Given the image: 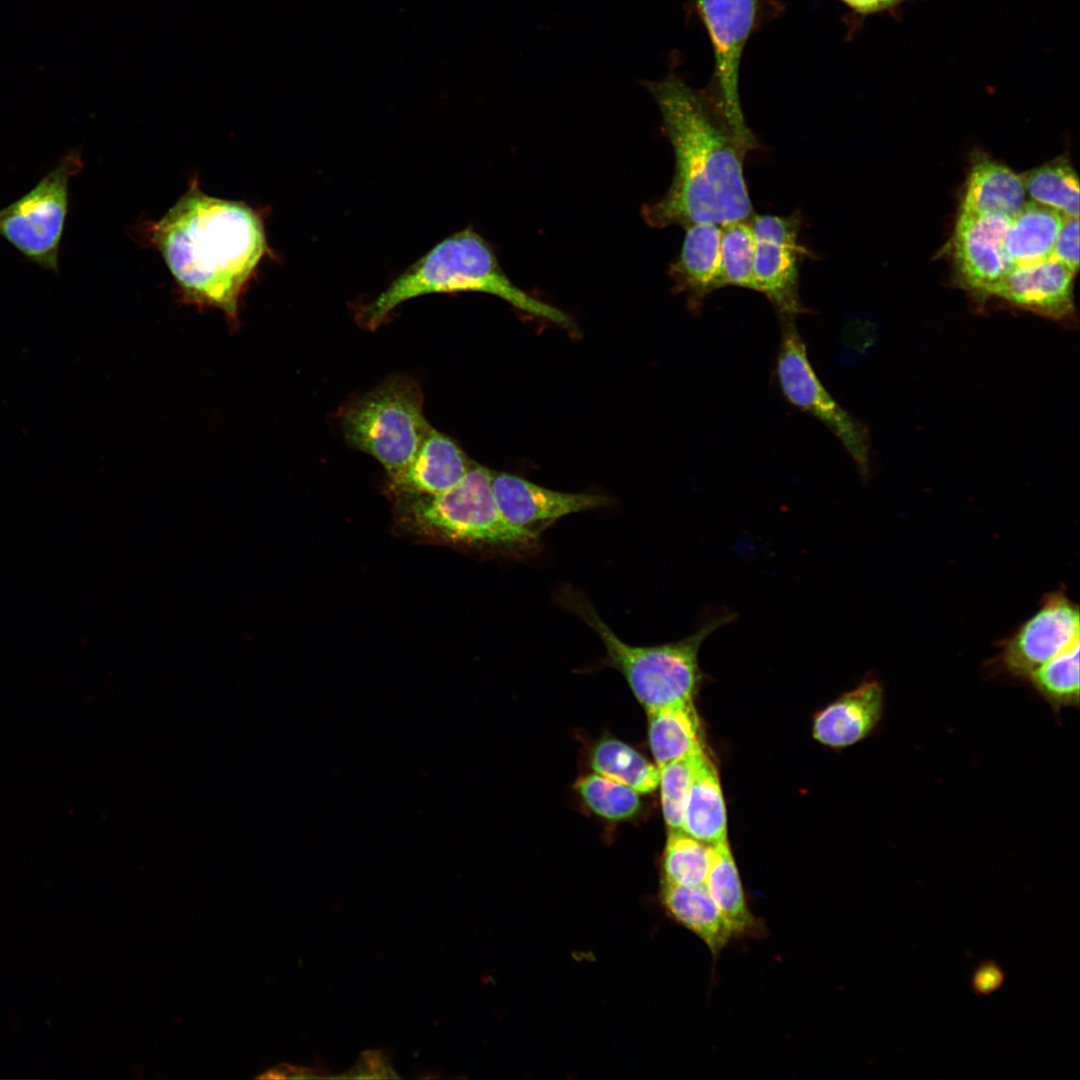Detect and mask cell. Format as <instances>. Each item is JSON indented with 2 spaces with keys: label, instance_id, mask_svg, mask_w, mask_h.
<instances>
[{
  "label": "cell",
  "instance_id": "1",
  "mask_svg": "<svg viewBox=\"0 0 1080 1080\" xmlns=\"http://www.w3.org/2000/svg\"><path fill=\"white\" fill-rule=\"evenodd\" d=\"M647 87L674 150L675 173L667 192L643 206L646 223L654 228H686L749 220L753 208L743 160L756 140L741 135L714 98L674 75Z\"/></svg>",
  "mask_w": 1080,
  "mask_h": 1080
},
{
  "label": "cell",
  "instance_id": "2",
  "mask_svg": "<svg viewBox=\"0 0 1080 1080\" xmlns=\"http://www.w3.org/2000/svg\"><path fill=\"white\" fill-rule=\"evenodd\" d=\"M151 235L184 297L236 321L239 298L268 251L260 216L191 186Z\"/></svg>",
  "mask_w": 1080,
  "mask_h": 1080
},
{
  "label": "cell",
  "instance_id": "3",
  "mask_svg": "<svg viewBox=\"0 0 1080 1080\" xmlns=\"http://www.w3.org/2000/svg\"><path fill=\"white\" fill-rule=\"evenodd\" d=\"M462 291L489 293L527 313L568 328L574 326L564 312L515 286L500 267L492 248L472 228L437 244L363 306L357 320L362 327L373 330L406 300L430 293Z\"/></svg>",
  "mask_w": 1080,
  "mask_h": 1080
},
{
  "label": "cell",
  "instance_id": "4",
  "mask_svg": "<svg viewBox=\"0 0 1080 1080\" xmlns=\"http://www.w3.org/2000/svg\"><path fill=\"white\" fill-rule=\"evenodd\" d=\"M556 600L596 632L605 647L604 664L624 676L646 711L693 701L702 677L698 665L702 643L715 630L737 617L736 613L725 611L711 617L681 640L655 646H632L623 642L588 599L574 588L561 587Z\"/></svg>",
  "mask_w": 1080,
  "mask_h": 1080
},
{
  "label": "cell",
  "instance_id": "5",
  "mask_svg": "<svg viewBox=\"0 0 1080 1080\" xmlns=\"http://www.w3.org/2000/svg\"><path fill=\"white\" fill-rule=\"evenodd\" d=\"M491 476V470L473 464L456 485L441 493H393L400 526L439 542L517 552L535 547L538 538L514 527L501 514Z\"/></svg>",
  "mask_w": 1080,
  "mask_h": 1080
},
{
  "label": "cell",
  "instance_id": "6",
  "mask_svg": "<svg viewBox=\"0 0 1080 1080\" xmlns=\"http://www.w3.org/2000/svg\"><path fill=\"white\" fill-rule=\"evenodd\" d=\"M340 424L349 445L376 458L389 476L407 466L431 428L419 385L404 376L391 377L349 402Z\"/></svg>",
  "mask_w": 1080,
  "mask_h": 1080
},
{
  "label": "cell",
  "instance_id": "7",
  "mask_svg": "<svg viewBox=\"0 0 1080 1080\" xmlns=\"http://www.w3.org/2000/svg\"><path fill=\"white\" fill-rule=\"evenodd\" d=\"M81 169L79 150H71L31 190L0 209V237L30 262L56 274L69 182Z\"/></svg>",
  "mask_w": 1080,
  "mask_h": 1080
},
{
  "label": "cell",
  "instance_id": "8",
  "mask_svg": "<svg viewBox=\"0 0 1080 1080\" xmlns=\"http://www.w3.org/2000/svg\"><path fill=\"white\" fill-rule=\"evenodd\" d=\"M782 340L777 377L786 399L825 424L855 460L860 473H868V437L864 426L826 391L807 356L794 319H782Z\"/></svg>",
  "mask_w": 1080,
  "mask_h": 1080
},
{
  "label": "cell",
  "instance_id": "9",
  "mask_svg": "<svg viewBox=\"0 0 1080 1080\" xmlns=\"http://www.w3.org/2000/svg\"><path fill=\"white\" fill-rule=\"evenodd\" d=\"M756 291L774 305L781 319H795L807 309L799 293V274L809 251L799 241L800 216L754 215Z\"/></svg>",
  "mask_w": 1080,
  "mask_h": 1080
},
{
  "label": "cell",
  "instance_id": "10",
  "mask_svg": "<svg viewBox=\"0 0 1080 1080\" xmlns=\"http://www.w3.org/2000/svg\"><path fill=\"white\" fill-rule=\"evenodd\" d=\"M755 0H698L697 6L710 35L715 55L716 96L731 125L744 137L755 139L745 123L738 93L741 55L753 27Z\"/></svg>",
  "mask_w": 1080,
  "mask_h": 1080
},
{
  "label": "cell",
  "instance_id": "11",
  "mask_svg": "<svg viewBox=\"0 0 1080 1080\" xmlns=\"http://www.w3.org/2000/svg\"><path fill=\"white\" fill-rule=\"evenodd\" d=\"M1079 610L1062 592L1046 596L1040 609L1003 645L1002 671L1027 679L1041 665L1079 641Z\"/></svg>",
  "mask_w": 1080,
  "mask_h": 1080
},
{
  "label": "cell",
  "instance_id": "12",
  "mask_svg": "<svg viewBox=\"0 0 1080 1080\" xmlns=\"http://www.w3.org/2000/svg\"><path fill=\"white\" fill-rule=\"evenodd\" d=\"M491 485L505 520L536 538L561 517L610 503L603 495L559 492L508 473L492 471Z\"/></svg>",
  "mask_w": 1080,
  "mask_h": 1080
},
{
  "label": "cell",
  "instance_id": "13",
  "mask_svg": "<svg viewBox=\"0 0 1080 1080\" xmlns=\"http://www.w3.org/2000/svg\"><path fill=\"white\" fill-rule=\"evenodd\" d=\"M1010 218L1004 215L959 214L953 239L954 261L963 284L990 294L1014 267L1005 250Z\"/></svg>",
  "mask_w": 1080,
  "mask_h": 1080
},
{
  "label": "cell",
  "instance_id": "14",
  "mask_svg": "<svg viewBox=\"0 0 1080 1080\" xmlns=\"http://www.w3.org/2000/svg\"><path fill=\"white\" fill-rule=\"evenodd\" d=\"M1074 272L1053 257L1015 265L990 291L1024 309L1061 319L1073 312Z\"/></svg>",
  "mask_w": 1080,
  "mask_h": 1080
},
{
  "label": "cell",
  "instance_id": "15",
  "mask_svg": "<svg viewBox=\"0 0 1080 1080\" xmlns=\"http://www.w3.org/2000/svg\"><path fill=\"white\" fill-rule=\"evenodd\" d=\"M472 465L450 437L431 427L407 466L389 476V488L392 493H441L456 485Z\"/></svg>",
  "mask_w": 1080,
  "mask_h": 1080
},
{
  "label": "cell",
  "instance_id": "16",
  "mask_svg": "<svg viewBox=\"0 0 1080 1080\" xmlns=\"http://www.w3.org/2000/svg\"><path fill=\"white\" fill-rule=\"evenodd\" d=\"M883 709L882 685L877 680H865L815 716L813 736L833 748L851 746L876 728Z\"/></svg>",
  "mask_w": 1080,
  "mask_h": 1080
},
{
  "label": "cell",
  "instance_id": "17",
  "mask_svg": "<svg viewBox=\"0 0 1080 1080\" xmlns=\"http://www.w3.org/2000/svg\"><path fill=\"white\" fill-rule=\"evenodd\" d=\"M679 257L669 274L674 288L685 292L692 310H698L710 293L719 287L721 261V225L698 223L685 228Z\"/></svg>",
  "mask_w": 1080,
  "mask_h": 1080
},
{
  "label": "cell",
  "instance_id": "18",
  "mask_svg": "<svg viewBox=\"0 0 1080 1080\" xmlns=\"http://www.w3.org/2000/svg\"><path fill=\"white\" fill-rule=\"evenodd\" d=\"M660 900L666 913L699 937L714 957L735 937L705 884L682 886L662 882Z\"/></svg>",
  "mask_w": 1080,
  "mask_h": 1080
},
{
  "label": "cell",
  "instance_id": "19",
  "mask_svg": "<svg viewBox=\"0 0 1080 1080\" xmlns=\"http://www.w3.org/2000/svg\"><path fill=\"white\" fill-rule=\"evenodd\" d=\"M681 830L709 846L727 841L724 797L716 767L706 751L698 761L685 799Z\"/></svg>",
  "mask_w": 1080,
  "mask_h": 1080
},
{
  "label": "cell",
  "instance_id": "20",
  "mask_svg": "<svg viewBox=\"0 0 1080 1080\" xmlns=\"http://www.w3.org/2000/svg\"><path fill=\"white\" fill-rule=\"evenodd\" d=\"M1026 202L1021 176L998 162L981 159L970 171L960 214L1011 218Z\"/></svg>",
  "mask_w": 1080,
  "mask_h": 1080
},
{
  "label": "cell",
  "instance_id": "21",
  "mask_svg": "<svg viewBox=\"0 0 1080 1080\" xmlns=\"http://www.w3.org/2000/svg\"><path fill=\"white\" fill-rule=\"evenodd\" d=\"M705 886L735 937L760 936V920L752 913L728 841L710 846Z\"/></svg>",
  "mask_w": 1080,
  "mask_h": 1080
},
{
  "label": "cell",
  "instance_id": "22",
  "mask_svg": "<svg viewBox=\"0 0 1080 1080\" xmlns=\"http://www.w3.org/2000/svg\"><path fill=\"white\" fill-rule=\"evenodd\" d=\"M1064 219L1065 216L1050 207L1027 201L1022 209L1010 218L1005 235V250L1014 266L1052 257Z\"/></svg>",
  "mask_w": 1080,
  "mask_h": 1080
},
{
  "label": "cell",
  "instance_id": "23",
  "mask_svg": "<svg viewBox=\"0 0 1080 1080\" xmlns=\"http://www.w3.org/2000/svg\"><path fill=\"white\" fill-rule=\"evenodd\" d=\"M646 712L649 745L658 768L704 748L693 701Z\"/></svg>",
  "mask_w": 1080,
  "mask_h": 1080
},
{
  "label": "cell",
  "instance_id": "24",
  "mask_svg": "<svg viewBox=\"0 0 1080 1080\" xmlns=\"http://www.w3.org/2000/svg\"><path fill=\"white\" fill-rule=\"evenodd\" d=\"M590 765L595 773L626 785L636 792H653L659 784V768L628 744L604 738L594 745Z\"/></svg>",
  "mask_w": 1080,
  "mask_h": 1080
},
{
  "label": "cell",
  "instance_id": "25",
  "mask_svg": "<svg viewBox=\"0 0 1080 1080\" xmlns=\"http://www.w3.org/2000/svg\"><path fill=\"white\" fill-rule=\"evenodd\" d=\"M1021 177L1031 201L1050 207L1065 217L1078 218V178L1068 160H1053Z\"/></svg>",
  "mask_w": 1080,
  "mask_h": 1080
},
{
  "label": "cell",
  "instance_id": "26",
  "mask_svg": "<svg viewBox=\"0 0 1080 1080\" xmlns=\"http://www.w3.org/2000/svg\"><path fill=\"white\" fill-rule=\"evenodd\" d=\"M1056 714L1079 704V641L1051 658L1026 679Z\"/></svg>",
  "mask_w": 1080,
  "mask_h": 1080
},
{
  "label": "cell",
  "instance_id": "27",
  "mask_svg": "<svg viewBox=\"0 0 1080 1080\" xmlns=\"http://www.w3.org/2000/svg\"><path fill=\"white\" fill-rule=\"evenodd\" d=\"M710 859L709 845L682 830H669L663 853L662 882L682 886L703 885Z\"/></svg>",
  "mask_w": 1080,
  "mask_h": 1080
},
{
  "label": "cell",
  "instance_id": "28",
  "mask_svg": "<svg viewBox=\"0 0 1080 1080\" xmlns=\"http://www.w3.org/2000/svg\"><path fill=\"white\" fill-rule=\"evenodd\" d=\"M749 220L721 226L720 288L730 285L756 290L755 239Z\"/></svg>",
  "mask_w": 1080,
  "mask_h": 1080
},
{
  "label": "cell",
  "instance_id": "29",
  "mask_svg": "<svg viewBox=\"0 0 1080 1080\" xmlns=\"http://www.w3.org/2000/svg\"><path fill=\"white\" fill-rule=\"evenodd\" d=\"M575 788L595 814L609 820L629 819L641 807L638 792L597 773L578 779Z\"/></svg>",
  "mask_w": 1080,
  "mask_h": 1080
},
{
  "label": "cell",
  "instance_id": "30",
  "mask_svg": "<svg viewBox=\"0 0 1080 1080\" xmlns=\"http://www.w3.org/2000/svg\"><path fill=\"white\" fill-rule=\"evenodd\" d=\"M704 751L703 748L659 768L661 807L669 830H681L685 799Z\"/></svg>",
  "mask_w": 1080,
  "mask_h": 1080
},
{
  "label": "cell",
  "instance_id": "31",
  "mask_svg": "<svg viewBox=\"0 0 1080 1080\" xmlns=\"http://www.w3.org/2000/svg\"><path fill=\"white\" fill-rule=\"evenodd\" d=\"M1052 257L1074 273L1079 266V220L1065 217L1056 238Z\"/></svg>",
  "mask_w": 1080,
  "mask_h": 1080
},
{
  "label": "cell",
  "instance_id": "32",
  "mask_svg": "<svg viewBox=\"0 0 1080 1080\" xmlns=\"http://www.w3.org/2000/svg\"><path fill=\"white\" fill-rule=\"evenodd\" d=\"M1005 979L1004 971L994 961H986L979 965L971 980V985L975 993L980 995H988L998 990Z\"/></svg>",
  "mask_w": 1080,
  "mask_h": 1080
},
{
  "label": "cell",
  "instance_id": "33",
  "mask_svg": "<svg viewBox=\"0 0 1080 1080\" xmlns=\"http://www.w3.org/2000/svg\"><path fill=\"white\" fill-rule=\"evenodd\" d=\"M329 1071L322 1068H307L298 1067L290 1064H280L272 1070L268 1071L265 1075L260 1077L265 1078H296V1079H308V1078H330L333 1077L328 1073Z\"/></svg>",
  "mask_w": 1080,
  "mask_h": 1080
},
{
  "label": "cell",
  "instance_id": "34",
  "mask_svg": "<svg viewBox=\"0 0 1080 1080\" xmlns=\"http://www.w3.org/2000/svg\"><path fill=\"white\" fill-rule=\"evenodd\" d=\"M851 8L862 13L874 12L895 4L898 0H842Z\"/></svg>",
  "mask_w": 1080,
  "mask_h": 1080
}]
</instances>
